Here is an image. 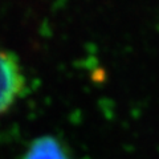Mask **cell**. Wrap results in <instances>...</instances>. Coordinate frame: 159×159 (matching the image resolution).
I'll return each mask as SVG.
<instances>
[{"label":"cell","instance_id":"1","mask_svg":"<svg viewBox=\"0 0 159 159\" xmlns=\"http://www.w3.org/2000/svg\"><path fill=\"white\" fill-rule=\"evenodd\" d=\"M24 86V77L16 57L0 49V114L16 101Z\"/></svg>","mask_w":159,"mask_h":159},{"label":"cell","instance_id":"2","mask_svg":"<svg viewBox=\"0 0 159 159\" xmlns=\"http://www.w3.org/2000/svg\"><path fill=\"white\" fill-rule=\"evenodd\" d=\"M23 159H69L60 142L53 137H41L32 142Z\"/></svg>","mask_w":159,"mask_h":159}]
</instances>
